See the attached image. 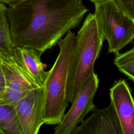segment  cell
<instances>
[{
  "instance_id": "cell-1",
  "label": "cell",
  "mask_w": 134,
  "mask_h": 134,
  "mask_svg": "<svg viewBox=\"0 0 134 134\" xmlns=\"http://www.w3.org/2000/svg\"><path fill=\"white\" fill-rule=\"evenodd\" d=\"M88 11L82 0H20L9 4L6 12L13 44L42 55L77 27Z\"/></svg>"
},
{
  "instance_id": "cell-2",
  "label": "cell",
  "mask_w": 134,
  "mask_h": 134,
  "mask_svg": "<svg viewBox=\"0 0 134 134\" xmlns=\"http://www.w3.org/2000/svg\"><path fill=\"white\" fill-rule=\"evenodd\" d=\"M104 40L94 14L89 13L75 35L67 80L69 103L73 102L86 78L94 70Z\"/></svg>"
},
{
  "instance_id": "cell-3",
  "label": "cell",
  "mask_w": 134,
  "mask_h": 134,
  "mask_svg": "<svg viewBox=\"0 0 134 134\" xmlns=\"http://www.w3.org/2000/svg\"><path fill=\"white\" fill-rule=\"evenodd\" d=\"M75 34L69 30L58 41L59 52L44 82L43 124L57 125L62 120L69 104L66 87Z\"/></svg>"
},
{
  "instance_id": "cell-4",
  "label": "cell",
  "mask_w": 134,
  "mask_h": 134,
  "mask_svg": "<svg viewBox=\"0 0 134 134\" xmlns=\"http://www.w3.org/2000/svg\"><path fill=\"white\" fill-rule=\"evenodd\" d=\"M94 4V15L100 32L108 43V53L119 52L133 41L134 20L121 11L114 0Z\"/></svg>"
},
{
  "instance_id": "cell-5",
  "label": "cell",
  "mask_w": 134,
  "mask_h": 134,
  "mask_svg": "<svg viewBox=\"0 0 134 134\" xmlns=\"http://www.w3.org/2000/svg\"><path fill=\"white\" fill-rule=\"evenodd\" d=\"M99 81L94 70L92 71L71 103V108L54 128V134H73L85 117L97 108L93 100Z\"/></svg>"
},
{
  "instance_id": "cell-6",
  "label": "cell",
  "mask_w": 134,
  "mask_h": 134,
  "mask_svg": "<svg viewBox=\"0 0 134 134\" xmlns=\"http://www.w3.org/2000/svg\"><path fill=\"white\" fill-rule=\"evenodd\" d=\"M45 84L24 95L12 105L15 111L21 134H37L43 124V111Z\"/></svg>"
},
{
  "instance_id": "cell-7",
  "label": "cell",
  "mask_w": 134,
  "mask_h": 134,
  "mask_svg": "<svg viewBox=\"0 0 134 134\" xmlns=\"http://www.w3.org/2000/svg\"><path fill=\"white\" fill-rule=\"evenodd\" d=\"M5 81V92L0 104L13 105L30 90L37 87L13 55L0 59Z\"/></svg>"
},
{
  "instance_id": "cell-8",
  "label": "cell",
  "mask_w": 134,
  "mask_h": 134,
  "mask_svg": "<svg viewBox=\"0 0 134 134\" xmlns=\"http://www.w3.org/2000/svg\"><path fill=\"white\" fill-rule=\"evenodd\" d=\"M110 104L118 118L122 134H134V103L130 88L123 79L110 88Z\"/></svg>"
},
{
  "instance_id": "cell-9",
  "label": "cell",
  "mask_w": 134,
  "mask_h": 134,
  "mask_svg": "<svg viewBox=\"0 0 134 134\" xmlns=\"http://www.w3.org/2000/svg\"><path fill=\"white\" fill-rule=\"evenodd\" d=\"M73 134H122L115 111L110 103L103 109L96 108L75 128Z\"/></svg>"
},
{
  "instance_id": "cell-10",
  "label": "cell",
  "mask_w": 134,
  "mask_h": 134,
  "mask_svg": "<svg viewBox=\"0 0 134 134\" xmlns=\"http://www.w3.org/2000/svg\"><path fill=\"white\" fill-rule=\"evenodd\" d=\"M13 56L32 82L39 87L44 83L48 71L47 64L41 61V55L35 50L16 47Z\"/></svg>"
},
{
  "instance_id": "cell-11",
  "label": "cell",
  "mask_w": 134,
  "mask_h": 134,
  "mask_svg": "<svg viewBox=\"0 0 134 134\" xmlns=\"http://www.w3.org/2000/svg\"><path fill=\"white\" fill-rule=\"evenodd\" d=\"M7 7L0 2V59L13 55L15 48L10 36Z\"/></svg>"
},
{
  "instance_id": "cell-12",
  "label": "cell",
  "mask_w": 134,
  "mask_h": 134,
  "mask_svg": "<svg viewBox=\"0 0 134 134\" xmlns=\"http://www.w3.org/2000/svg\"><path fill=\"white\" fill-rule=\"evenodd\" d=\"M0 130L3 134H21L14 107L0 104Z\"/></svg>"
},
{
  "instance_id": "cell-13",
  "label": "cell",
  "mask_w": 134,
  "mask_h": 134,
  "mask_svg": "<svg viewBox=\"0 0 134 134\" xmlns=\"http://www.w3.org/2000/svg\"><path fill=\"white\" fill-rule=\"evenodd\" d=\"M114 63L118 70L131 81H134V48L126 52L115 54Z\"/></svg>"
},
{
  "instance_id": "cell-14",
  "label": "cell",
  "mask_w": 134,
  "mask_h": 134,
  "mask_svg": "<svg viewBox=\"0 0 134 134\" xmlns=\"http://www.w3.org/2000/svg\"><path fill=\"white\" fill-rule=\"evenodd\" d=\"M118 8L126 15L134 20V0H114Z\"/></svg>"
},
{
  "instance_id": "cell-15",
  "label": "cell",
  "mask_w": 134,
  "mask_h": 134,
  "mask_svg": "<svg viewBox=\"0 0 134 134\" xmlns=\"http://www.w3.org/2000/svg\"><path fill=\"white\" fill-rule=\"evenodd\" d=\"M5 92V81L0 64V100L4 96Z\"/></svg>"
},
{
  "instance_id": "cell-16",
  "label": "cell",
  "mask_w": 134,
  "mask_h": 134,
  "mask_svg": "<svg viewBox=\"0 0 134 134\" xmlns=\"http://www.w3.org/2000/svg\"><path fill=\"white\" fill-rule=\"evenodd\" d=\"M20 1V0H0V2H2L4 4H9L13 3H14L15 2Z\"/></svg>"
},
{
  "instance_id": "cell-17",
  "label": "cell",
  "mask_w": 134,
  "mask_h": 134,
  "mask_svg": "<svg viewBox=\"0 0 134 134\" xmlns=\"http://www.w3.org/2000/svg\"><path fill=\"white\" fill-rule=\"evenodd\" d=\"M104 1V0H90V1H91L93 3L99 2H100V1Z\"/></svg>"
}]
</instances>
